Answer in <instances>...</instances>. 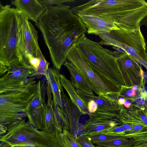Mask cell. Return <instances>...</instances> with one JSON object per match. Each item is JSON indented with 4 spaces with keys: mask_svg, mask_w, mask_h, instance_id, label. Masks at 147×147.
Listing matches in <instances>:
<instances>
[{
    "mask_svg": "<svg viewBox=\"0 0 147 147\" xmlns=\"http://www.w3.org/2000/svg\"><path fill=\"white\" fill-rule=\"evenodd\" d=\"M102 45L111 46L119 48L128 54L147 71L146 44L140 27L133 31L121 29L112 30L109 33L98 34Z\"/></svg>",
    "mask_w": 147,
    "mask_h": 147,
    "instance_id": "8992f818",
    "label": "cell"
},
{
    "mask_svg": "<svg viewBox=\"0 0 147 147\" xmlns=\"http://www.w3.org/2000/svg\"><path fill=\"white\" fill-rule=\"evenodd\" d=\"M117 114L96 111L89 116L83 126L84 133L82 135L88 136L121 125L117 117Z\"/></svg>",
    "mask_w": 147,
    "mask_h": 147,
    "instance_id": "30bf717a",
    "label": "cell"
},
{
    "mask_svg": "<svg viewBox=\"0 0 147 147\" xmlns=\"http://www.w3.org/2000/svg\"><path fill=\"white\" fill-rule=\"evenodd\" d=\"M35 25L43 36L53 67L60 70L67 56L87 29L69 5L46 8Z\"/></svg>",
    "mask_w": 147,
    "mask_h": 147,
    "instance_id": "6da1fadb",
    "label": "cell"
},
{
    "mask_svg": "<svg viewBox=\"0 0 147 147\" xmlns=\"http://www.w3.org/2000/svg\"><path fill=\"white\" fill-rule=\"evenodd\" d=\"M24 58L28 61L27 56L28 54L37 57L38 36L37 31L24 15Z\"/></svg>",
    "mask_w": 147,
    "mask_h": 147,
    "instance_id": "e0dca14e",
    "label": "cell"
},
{
    "mask_svg": "<svg viewBox=\"0 0 147 147\" xmlns=\"http://www.w3.org/2000/svg\"><path fill=\"white\" fill-rule=\"evenodd\" d=\"M27 59L30 65L34 68L35 71L37 70L40 64V59L30 54L27 55Z\"/></svg>",
    "mask_w": 147,
    "mask_h": 147,
    "instance_id": "f546056e",
    "label": "cell"
},
{
    "mask_svg": "<svg viewBox=\"0 0 147 147\" xmlns=\"http://www.w3.org/2000/svg\"><path fill=\"white\" fill-rule=\"evenodd\" d=\"M116 61L125 86L144 88V71L136 61L126 53L117 57Z\"/></svg>",
    "mask_w": 147,
    "mask_h": 147,
    "instance_id": "9c48e42d",
    "label": "cell"
},
{
    "mask_svg": "<svg viewBox=\"0 0 147 147\" xmlns=\"http://www.w3.org/2000/svg\"><path fill=\"white\" fill-rule=\"evenodd\" d=\"M76 90L84 102L90 100L95 102L98 106L96 111L118 113L121 110L122 105L118 103L119 97L117 94L96 96L87 94L80 90Z\"/></svg>",
    "mask_w": 147,
    "mask_h": 147,
    "instance_id": "5bb4252c",
    "label": "cell"
},
{
    "mask_svg": "<svg viewBox=\"0 0 147 147\" xmlns=\"http://www.w3.org/2000/svg\"><path fill=\"white\" fill-rule=\"evenodd\" d=\"M7 67V72L0 78V93L24 84L35 71L33 67L24 59Z\"/></svg>",
    "mask_w": 147,
    "mask_h": 147,
    "instance_id": "ba28073f",
    "label": "cell"
},
{
    "mask_svg": "<svg viewBox=\"0 0 147 147\" xmlns=\"http://www.w3.org/2000/svg\"><path fill=\"white\" fill-rule=\"evenodd\" d=\"M88 137L93 144L98 142L108 141L117 139H126L124 135H115L102 132L94 134Z\"/></svg>",
    "mask_w": 147,
    "mask_h": 147,
    "instance_id": "603a6c76",
    "label": "cell"
},
{
    "mask_svg": "<svg viewBox=\"0 0 147 147\" xmlns=\"http://www.w3.org/2000/svg\"><path fill=\"white\" fill-rule=\"evenodd\" d=\"M47 102L44 108L39 130L49 132L55 136L62 133L63 129L58 119L53 107L52 94L47 86Z\"/></svg>",
    "mask_w": 147,
    "mask_h": 147,
    "instance_id": "4fadbf2b",
    "label": "cell"
},
{
    "mask_svg": "<svg viewBox=\"0 0 147 147\" xmlns=\"http://www.w3.org/2000/svg\"><path fill=\"white\" fill-rule=\"evenodd\" d=\"M60 77L61 84L67 92L72 103L78 108L82 114H87L89 116L90 114L86 104L80 96L71 81L61 74Z\"/></svg>",
    "mask_w": 147,
    "mask_h": 147,
    "instance_id": "d6986e66",
    "label": "cell"
},
{
    "mask_svg": "<svg viewBox=\"0 0 147 147\" xmlns=\"http://www.w3.org/2000/svg\"><path fill=\"white\" fill-rule=\"evenodd\" d=\"M87 104L89 112L90 114L89 116L96 111L98 106L95 102L92 100H90L85 102Z\"/></svg>",
    "mask_w": 147,
    "mask_h": 147,
    "instance_id": "4dcf8cb0",
    "label": "cell"
},
{
    "mask_svg": "<svg viewBox=\"0 0 147 147\" xmlns=\"http://www.w3.org/2000/svg\"><path fill=\"white\" fill-rule=\"evenodd\" d=\"M24 14L10 5H0V61L7 67L23 59Z\"/></svg>",
    "mask_w": 147,
    "mask_h": 147,
    "instance_id": "7a4b0ae2",
    "label": "cell"
},
{
    "mask_svg": "<svg viewBox=\"0 0 147 147\" xmlns=\"http://www.w3.org/2000/svg\"><path fill=\"white\" fill-rule=\"evenodd\" d=\"M101 132L115 135H123L128 133L121 125Z\"/></svg>",
    "mask_w": 147,
    "mask_h": 147,
    "instance_id": "83f0119b",
    "label": "cell"
},
{
    "mask_svg": "<svg viewBox=\"0 0 147 147\" xmlns=\"http://www.w3.org/2000/svg\"><path fill=\"white\" fill-rule=\"evenodd\" d=\"M76 140L82 147H95L87 136L82 134L78 136Z\"/></svg>",
    "mask_w": 147,
    "mask_h": 147,
    "instance_id": "f1b7e54d",
    "label": "cell"
},
{
    "mask_svg": "<svg viewBox=\"0 0 147 147\" xmlns=\"http://www.w3.org/2000/svg\"><path fill=\"white\" fill-rule=\"evenodd\" d=\"M61 134H59L55 136L60 147H70L68 144L64 141Z\"/></svg>",
    "mask_w": 147,
    "mask_h": 147,
    "instance_id": "1f68e13d",
    "label": "cell"
},
{
    "mask_svg": "<svg viewBox=\"0 0 147 147\" xmlns=\"http://www.w3.org/2000/svg\"><path fill=\"white\" fill-rule=\"evenodd\" d=\"M46 80H39L37 82L36 91L26 113L29 123L38 130L41 124L44 108L46 103L47 84Z\"/></svg>",
    "mask_w": 147,
    "mask_h": 147,
    "instance_id": "8fae6325",
    "label": "cell"
},
{
    "mask_svg": "<svg viewBox=\"0 0 147 147\" xmlns=\"http://www.w3.org/2000/svg\"><path fill=\"white\" fill-rule=\"evenodd\" d=\"M132 104L128 100H125L123 106L127 109H129L131 105Z\"/></svg>",
    "mask_w": 147,
    "mask_h": 147,
    "instance_id": "8d00e7d4",
    "label": "cell"
},
{
    "mask_svg": "<svg viewBox=\"0 0 147 147\" xmlns=\"http://www.w3.org/2000/svg\"><path fill=\"white\" fill-rule=\"evenodd\" d=\"M37 57L40 60L39 67L37 70L31 75L29 78L36 77L40 78L42 76H45L46 78L47 76L50 63L46 60L42 52L38 54Z\"/></svg>",
    "mask_w": 147,
    "mask_h": 147,
    "instance_id": "7402d4cb",
    "label": "cell"
},
{
    "mask_svg": "<svg viewBox=\"0 0 147 147\" xmlns=\"http://www.w3.org/2000/svg\"><path fill=\"white\" fill-rule=\"evenodd\" d=\"M94 146L95 147H104L96 145H94ZM131 147H147V143L136 146H134Z\"/></svg>",
    "mask_w": 147,
    "mask_h": 147,
    "instance_id": "ab89813d",
    "label": "cell"
},
{
    "mask_svg": "<svg viewBox=\"0 0 147 147\" xmlns=\"http://www.w3.org/2000/svg\"><path fill=\"white\" fill-rule=\"evenodd\" d=\"M61 134L64 141L68 144L70 147H82L76 138L68 130H63Z\"/></svg>",
    "mask_w": 147,
    "mask_h": 147,
    "instance_id": "d4e9b609",
    "label": "cell"
},
{
    "mask_svg": "<svg viewBox=\"0 0 147 147\" xmlns=\"http://www.w3.org/2000/svg\"><path fill=\"white\" fill-rule=\"evenodd\" d=\"M87 29L88 34L97 35L102 32L109 33L119 29L109 18L103 16L95 15L82 13L77 14Z\"/></svg>",
    "mask_w": 147,
    "mask_h": 147,
    "instance_id": "7c38bea8",
    "label": "cell"
},
{
    "mask_svg": "<svg viewBox=\"0 0 147 147\" xmlns=\"http://www.w3.org/2000/svg\"><path fill=\"white\" fill-rule=\"evenodd\" d=\"M125 129L128 133H132V129L131 126L128 124L121 123V124Z\"/></svg>",
    "mask_w": 147,
    "mask_h": 147,
    "instance_id": "836d02e7",
    "label": "cell"
},
{
    "mask_svg": "<svg viewBox=\"0 0 147 147\" xmlns=\"http://www.w3.org/2000/svg\"><path fill=\"white\" fill-rule=\"evenodd\" d=\"M62 109L69 123V131L76 139L79 131V122L82 114L78 108L72 102L63 90L61 94Z\"/></svg>",
    "mask_w": 147,
    "mask_h": 147,
    "instance_id": "2e32d148",
    "label": "cell"
},
{
    "mask_svg": "<svg viewBox=\"0 0 147 147\" xmlns=\"http://www.w3.org/2000/svg\"><path fill=\"white\" fill-rule=\"evenodd\" d=\"M136 91L133 87H128L125 86H122L119 93V98L122 97L125 100H130L132 101L136 100L137 98L136 96Z\"/></svg>",
    "mask_w": 147,
    "mask_h": 147,
    "instance_id": "cb8c5ba5",
    "label": "cell"
},
{
    "mask_svg": "<svg viewBox=\"0 0 147 147\" xmlns=\"http://www.w3.org/2000/svg\"><path fill=\"white\" fill-rule=\"evenodd\" d=\"M0 147H28L24 146H11L5 143L1 142L0 144Z\"/></svg>",
    "mask_w": 147,
    "mask_h": 147,
    "instance_id": "74e56055",
    "label": "cell"
},
{
    "mask_svg": "<svg viewBox=\"0 0 147 147\" xmlns=\"http://www.w3.org/2000/svg\"><path fill=\"white\" fill-rule=\"evenodd\" d=\"M81 50L90 65L117 86H124L115 55L114 51L103 47L100 42L83 35L76 45Z\"/></svg>",
    "mask_w": 147,
    "mask_h": 147,
    "instance_id": "277c9868",
    "label": "cell"
},
{
    "mask_svg": "<svg viewBox=\"0 0 147 147\" xmlns=\"http://www.w3.org/2000/svg\"><path fill=\"white\" fill-rule=\"evenodd\" d=\"M7 128L5 125L0 124V136L5 134L7 131Z\"/></svg>",
    "mask_w": 147,
    "mask_h": 147,
    "instance_id": "e575fe53",
    "label": "cell"
},
{
    "mask_svg": "<svg viewBox=\"0 0 147 147\" xmlns=\"http://www.w3.org/2000/svg\"><path fill=\"white\" fill-rule=\"evenodd\" d=\"M7 71V67L2 62L0 61V75L2 76Z\"/></svg>",
    "mask_w": 147,
    "mask_h": 147,
    "instance_id": "d6a6232c",
    "label": "cell"
},
{
    "mask_svg": "<svg viewBox=\"0 0 147 147\" xmlns=\"http://www.w3.org/2000/svg\"><path fill=\"white\" fill-rule=\"evenodd\" d=\"M142 26H144L147 28V16L140 23V27ZM146 52L147 57V46L146 48Z\"/></svg>",
    "mask_w": 147,
    "mask_h": 147,
    "instance_id": "d590c367",
    "label": "cell"
},
{
    "mask_svg": "<svg viewBox=\"0 0 147 147\" xmlns=\"http://www.w3.org/2000/svg\"><path fill=\"white\" fill-rule=\"evenodd\" d=\"M60 74L59 70L54 67L49 68L46 78L47 86L52 96L54 108H62L61 94L63 90L61 82Z\"/></svg>",
    "mask_w": 147,
    "mask_h": 147,
    "instance_id": "ac0fdd59",
    "label": "cell"
},
{
    "mask_svg": "<svg viewBox=\"0 0 147 147\" xmlns=\"http://www.w3.org/2000/svg\"><path fill=\"white\" fill-rule=\"evenodd\" d=\"M67 60L81 74L92 91L98 96L118 94L121 88L117 86L92 67L81 50L75 45Z\"/></svg>",
    "mask_w": 147,
    "mask_h": 147,
    "instance_id": "52a82bcc",
    "label": "cell"
},
{
    "mask_svg": "<svg viewBox=\"0 0 147 147\" xmlns=\"http://www.w3.org/2000/svg\"><path fill=\"white\" fill-rule=\"evenodd\" d=\"M139 115L142 122L147 126V102H144L143 106L131 104Z\"/></svg>",
    "mask_w": 147,
    "mask_h": 147,
    "instance_id": "484cf974",
    "label": "cell"
},
{
    "mask_svg": "<svg viewBox=\"0 0 147 147\" xmlns=\"http://www.w3.org/2000/svg\"><path fill=\"white\" fill-rule=\"evenodd\" d=\"M136 144L133 139H117L98 142L94 144L104 147H131L136 146Z\"/></svg>",
    "mask_w": 147,
    "mask_h": 147,
    "instance_id": "44dd1931",
    "label": "cell"
},
{
    "mask_svg": "<svg viewBox=\"0 0 147 147\" xmlns=\"http://www.w3.org/2000/svg\"><path fill=\"white\" fill-rule=\"evenodd\" d=\"M6 126L7 128V132L0 136V140L11 146L60 147L55 136L36 129L24 119Z\"/></svg>",
    "mask_w": 147,
    "mask_h": 147,
    "instance_id": "5b68a950",
    "label": "cell"
},
{
    "mask_svg": "<svg viewBox=\"0 0 147 147\" xmlns=\"http://www.w3.org/2000/svg\"><path fill=\"white\" fill-rule=\"evenodd\" d=\"M64 65L69 73L71 82L75 88L90 94H94L84 77L71 62L67 60Z\"/></svg>",
    "mask_w": 147,
    "mask_h": 147,
    "instance_id": "ffe728a7",
    "label": "cell"
},
{
    "mask_svg": "<svg viewBox=\"0 0 147 147\" xmlns=\"http://www.w3.org/2000/svg\"><path fill=\"white\" fill-rule=\"evenodd\" d=\"M125 100L122 97H119L118 100V103L120 105H123Z\"/></svg>",
    "mask_w": 147,
    "mask_h": 147,
    "instance_id": "f35d334b",
    "label": "cell"
},
{
    "mask_svg": "<svg viewBox=\"0 0 147 147\" xmlns=\"http://www.w3.org/2000/svg\"><path fill=\"white\" fill-rule=\"evenodd\" d=\"M39 2L46 8L54 5H61L65 2H74V0H38Z\"/></svg>",
    "mask_w": 147,
    "mask_h": 147,
    "instance_id": "4316f807",
    "label": "cell"
},
{
    "mask_svg": "<svg viewBox=\"0 0 147 147\" xmlns=\"http://www.w3.org/2000/svg\"><path fill=\"white\" fill-rule=\"evenodd\" d=\"M11 3L29 20L35 23L37 22L46 9L38 0H14L12 1Z\"/></svg>",
    "mask_w": 147,
    "mask_h": 147,
    "instance_id": "9a60e30c",
    "label": "cell"
},
{
    "mask_svg": "<svg viewBox=\"0 0 147 147\" xmlns=\"http://www.w3.org/2000/svg\"><path fill=\"white\" fill-rule=\"evenodd\" d=\"M35 78L24 84L0 93V124L6 125L24 119L37 89Z\"/></svg>",
    "mask_w": 147,
    "mask_h": 147,
    "instance_id": "3957f363",
    "label": "cell"
}]
</instances>
